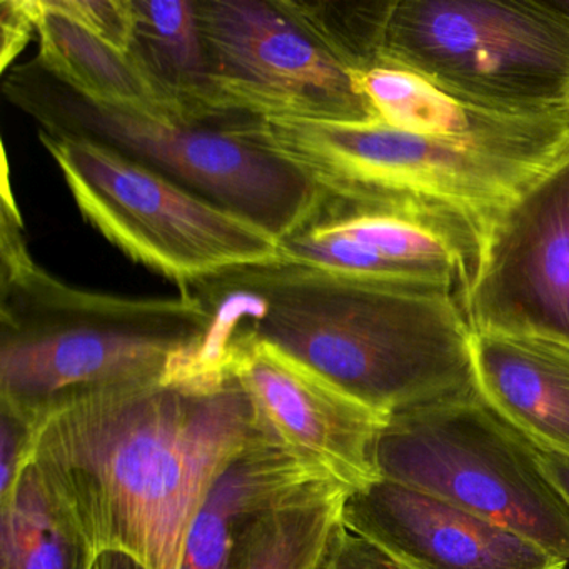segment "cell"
<instances>
[{
    "mask_svg": "<svg viewBox=\"0 0 569 569\" xmlns=\"http://www.w3.org/2000/svg\"><path fill=\"white\" fill-rule=\"evenodd\" d=\"M252 439L238 381L199 372L56 406L34 426L29 461L96 555L182 569L209 488Z\"/></svg>",
    "mask_w": 569,
    "mask_h": 569,
    "instance_id": "cell-1",
    "label": "cell"
},
{
    "mask_svg": "<svg viewBox=\"0 0 569 569\" xmlns=\"http://www.w3.org/2000/svg\"><path fill=\"white\" fill-rule=\"evenodd\" d=\"M181 295L211 316L206 345L249 335L392 418L478 391L472 328L451 291L278 261L209 276Z\"/></svg>",
    "mask_w": 569,
    "mask_h": 569,
    "instance_id": "cell-2",
    "label": "cell"
},
{
    "mask_svg": "<svg viewBox=\"0 0 569 569\" xmlns=\"http://www.w3.org/2000/svg\"><path fill=\"white\" fill-rule=\"evenodd\" d=\"M11 179L0 211V409L34 428L92 392L169 379L194 359L211 316L188 295L74 288L32 259Z\"/></svg>",
    "mask_w": 569,
    "mask_h": 569,
    "instance_id": "cell-3",
    "label": "cell"
},
{
    "mask_svg": "<svg viewBox=\"0 0 569 569\" xmlns=\"http://www.w3.org/2000/svg\"><path fill=\"white\" fill-rule=\"evenodd\" d=\"M2 94L39 131L104 146L278 242L308 228L325 204V191L305 172L246 138L248 119L226 128L104 104L59 81L36 58L6 72Z\"/></svg>",
    "mask_w": 569,
    "mask_h": 569,
    "instance_id": "cell-4",
    "label": "cell"
},
{
    "mask_svg": "<svg viewBox=\"0 0 569 569\" xmlns=\"http://www.w3.org/2000/svg\"><path fill=\"white\" fill-rule=\"evenodd\" d=\"M242 132L295 164L331 201L435 212L468 226L482 251L496 222L556 166L492 154L379 119L252 118Z\"/></svg>",
    "mask_w": 569,
    "mask_h": 569,
    "instance_id": "cell-5",
    "label": "cell"
},
{
    "mask_svg": "<svg viewBox=\"0 0 569 569\" xmlns=\"http://www.w3.org/2000/svg\"><path fill=\"white\" fill-rule=\"evenodd\" d=\"M382 62L492 111L569 118V22L548 0H392Z\"/></svg>",
    "mask_w": 569,
    "mask_h": 569,
    "instance_id": "cell-6",
    "label": "cell"
},
{
    "mask_svg": "<svg viewBox=\"0 0 569 569\" xmlns=\"http://www.w3.org/2000/svg\"><path fill=\"white\" fill-rule=\"evenodd\" d=\"M379 476L511 529L569 562V506L538 449L478 391L392 416L376 446Z\"/></svg>",
    "mask_w": 569,
    "mask_h": 569,
    "instance_id": "cell-7",
    "label": "cell"
},
{
    "mask_svg": "<svg viewBox=\"0 0 569 569\" xmlns=\"http://www.w3.org/2000/svg\"><path fill=\"white\" fill-rule=\"evenodd\" d=\"M82 218L131 261L179 292L241 266L278 261L258 226L86 139L39 131Z\"/></svg>",
    "mask_w": 569,
    "mask_h": 569,
    "instance_id": "cell-8",
    "label": "cell"
},
{
    "mask_svg": "<svg viewBox=\"0 0 569 569\" xmlns=\"http://www.w3.org/2000/svg\"><path fill=\"white\" fill-rule=\"evenodd\" d=\"M216 88L259 119L368 122L358 76L308 34L279 0H194Z\"/></svg>",
    "mask_w": 569,
    "mask_h": 569,
    "instance_id": "cell-9",
    "label": "cell"
},
{
    "mask_svg": "<svg viewBox=\"0 0 569 569\" xmlns=\"http://www.w3.org/2000/svg\"><path fill=\"white\" fill-rule=\"evenodd\" d=\"M226 371L241 386L259 441L355 492L381 479L376 446L388 416L284 349L232 336Z\"/></svg>",
    "mask_w": 569,
    "mask_h": 569,
    "instance_id": "cell-10",
    "label": "cell"
},
{
    "mask_svg": "<svg viewBox=\"0 0 569 569\" xmlns=\"http://www.w3.org/2000/svg\"><path fill=\"white\" fill-rule=\"evenodd\" d=\"M465 312L472 331L569 345V156L496 222Z\"/></svg>",
    "mask_w": 569,
    "mask_h": 569,
    "instance_id": "cell-11",
    "label": "cell"
},
{
    "mask_svg": "<svg viewBox=\"0 0 569 569\" xmlns=\"http://www.w3.org/2000/svg\"><path fill=\"white\" fill-rule=\"evenodd\" d=\"M342 525L408 569H566L505 526L389 479L349 496Z\"/></svg>",
    "mask_w": 569,
    "mask_h": 569,
    "instance_id": "cell-12",
    "label": "cell"
},
{
    "mask_svg": "<svg viewBox=\"0 0 569 569\" xmlns=\"http://www.w3.org/2000/svg\"><path fill=\"white\" fill-rule=\"evenodd\" d=\"M356 76L376 119L392 128L541 164L555 166L569 156V118H526L481 108L386 62Z\"/></svg>",
    "mask_w": 569,
    "mask_h": 569,
    "instance_id": "cell-13",
    "label": "cell"
},
{
    "mask_svg": "<svg viewBox=\"0 0 569 569\" xmlns=\"http://www.w3.org/2000/svg\"><path fill=\"white\" fill-rule=\"evenodd\" d=\"M476 386L489 408L536 449L569 459V345L472 331Z\"/></svg>",
    "mask_w": 569,
    "mask_h": 569,
    "instance_id": "cell-14",
    "label": "cell"
},
{
    "mask_svg": "<svg viewBox=\"0 0 569 569\" xmlns=\"http://www.w3.org/2000/svg\"><path fill=\"white\" fill-rule=\"evenodd\" d=\"M321 482L332 481L254 436L209 488L186 539L182 569H232L252 526Z\"/></svg>",
    "mask_w": 569,
    "mask_h": 569,
    "instance_id": "cell-15",
    "label": "cell"
},
{
    "mask_svg": "<svg viewBox=\"0 0 569 569\" xmlns=\"http://www.w3.org/2000/svg\"><path fill=\"white\" fill-rule=\"evenodd\" d=\"M134 34L126 54L176 119L209 126H238L251 116L222 101L194 0H132Z\"/></svg>",
    "mask_w": 569,
    "mask_h": 569,
    "instance_id": "cell-16",
    "label": "cell"
},
{
    "mask_svg": "<svg viewBox=\"0 0 569 569\" xmlns=\"http://www.w3.org/2000/svg\"><path fill=\"white\" fill-rule=\"evenodd\" d=\"M42 68L86 98L148 114L172 118L124 52L106 44L68 16L38 0Z\"/></svg>",
    "mask_w": 569,
    "mask_h": 569,
    "instance_id": "cell-17",
    "label": "cell"
},
{
    "mask_svg": "<svg viewBox=\"0 0 569 569\" xmlns=\"http://www.w3.org/2000/svg\"><path fill=\"white\" fill-rule=\"evenodd\" d=\"M0 569H94L98 555L31 461L0 495Z\"/></svg>",
    "mask_w": 569,
    "mask_h": 569,
    "instance_id": "cell-18",
    "label": "cell"
},
{
    "mask_svg": "<svg viewBox=\"0 0 569 569\" xmlns=\"http://www.w3.org/2000/svg\"><path fill=\"white\" fill-rule=\"evenodd\" d=\"M351 492L321 482L262 518L244 536L232 569H321Z\"/></svg>",
    "mask_w": 569,
    "mask_h": 569,
    "instance_id": "cell-19",
    "label": "cell"
},
{
    "mask_svg": "<svg viewBox=\"0 0 569 569\" xmlns=\"http://www.w3.org/2000/svg\"><path fill=\"white\" fill-rule=\"evenodd\" d=\"M279 4L329 54L356 74L381 62L382 38L392 0H279Z\"/></svg>",
    "mask_w": 569,
    "mask_h": 569,
    "instance_id": "cell-20",
    "label": "cell"
},
{
    "mask_svg": "<svg viewBox=\"0 0 569 569\" xmlns=\"http://www.w3.org/2000/svg\"><path fill=\"white\" fill-rule=\"evenodd\" d=\"M46 4L118 51L126 54L131 48L134 34L132 0H46Z\"/></svg>",
    "mask_w": 569,
    "mask_h": 569,
    "instance_id": "cell-21",
    "label": "cell"
},
{
    "mask_svg": "<svg viewBox=\"0 0 569 569\" xmlns=\"http://www.w3.org/2000/svg\"><path fill=\"white\" fill-rule=\"evenodd\" d=\"M0 69L8 72L14 59L38 34V0H2L0 2Z\"/></svg>",
    "mask_w": 569,
    "mask_h": 569,
    "instance_id": "cell-22",
    "label": "cell"
},
{
    "mask_svg": "<svg viewBox=\"0 0 569 569\" xmlns=\"http://www.w3.org/2000/svg\"><path fill=\"white\" fill-rule=\"evenodd\" d=\"M34 428L24 419L0 409V495L8 491L31 456Z\"/></svg>",
    "mask_w": 569,
    "mask_h": 569,
    "instance_id": "cell-23",
    "label": "cell"
},
{
    "mask_svg": "<svg viewBox=\"0 0 569 569\" xmlns=\"http://www.w3.org/2000/svg\"><path fill=\"white\" fill-rule=\"evenodd\" d=\"M321 569H408L381 549L349 531L339 529Z\"/></svg>",
    "mask_w": 569,
    "mask_h": 569,
    "instance_id": "cell-24",
    "label": "cell"
},
{
    "mask_svg": "<svg viewBox=\"0 0 569 569\" xmlns=\"http://www.w3.org/2000/svg\"><path fill=\"white\" fill-rule=\"evenodd\" d=\"M538 456L541 468L545 469L549 481L561 492L562 498L569 506V459L542 451V449H538Z\"/></svg>",
    "mask_w": 569,
    "mask_h": 569,
    "instance_id": "cell-25",
    "label": "cell"
},
{
    "mask_svg": "<svg viewBox=\"0 0 569 569\" xmlns=\"http://www.w3.org/2000/svg\"><path fill=\"white\" fill-rule=\"evenodd\" d=\"M94 569H144L141 565L129 558V556L121 555V552H102L96 559Z\"/></svg>",
    "mask_w": 569,
    "mask_h": 569,
    "instance_id": "cell-26",
    "label": "cell"
},
{
    "mask_svg": "<svg viewBox=\"0 0 569 569\" xmlns=\"http://www.w3.org/2000/svg\"><path fill=\"white\" fill-rule=\"evenodd\" d=\"M548 4L569 22V0H548Z\"/></svg>",
    "mask_w": 569,
    "mask_h": 569,
    "instance_id": "cell-27",
    "label": "cell"
}]
</instances>
